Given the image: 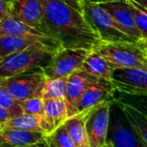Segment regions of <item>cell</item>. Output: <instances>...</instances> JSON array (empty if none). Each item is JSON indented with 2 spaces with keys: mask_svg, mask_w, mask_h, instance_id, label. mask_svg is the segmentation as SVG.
I'll list each match as a JSON object with an SVG mask.
<instances>
[{
  "mask_svg": "<svg viewBox=\"0 0 147 147\" xmlns=\"http://www.w3.org/2000/svg\"><path fill=\"white\" fill-rule=\"evenodd\" d=\"M39 1L43 7L39 31L57 40L63 49L94 51L102 41L84 12L73 8L61 0Z\"/></svg>",
  "mask_w": 147,
  "mask_h": 147,
  "instance_id": "1",
  "label": "cell"
},
{
  "mask_svg": "<svg viewBox=\"0 0 147 147\" xmlns=\"http://www.w3.org/2000/svg\"><path fill=\"white\" fill-rule=\"evenodd\" d=\"M59 49L45 43H35L8 55L0 59V78H8L35 69H43L49 65Z\"/></svg>",
  "mask_w": 147,
  "mask_h": 147,
  "instance_id": "2",
  "label": "cell"
},
{
  "mask_svg": "<svg viewBox=\"0 0 147 147\" xmlns=\"http://www.w3.org/2000/svg\"><path fill=\"white\" fill-rule=\"evenodd\" d=\"M115 69L147 67L146 53L137 43L101 41L94 49Z\"/></svg>",
  "mask_w": 147,
  "mask_h": 147,
  "instance_id": "3",
  "label": "cell"
},
{
  "mask_svg": "<svg viewBox=\"0 0 147 147\" xmlns=\"http://www.w3.org/2000/svg\"><path fill=\"white\" fill-rule=\"evenodd\" d=\"M85 16L92 27L97 31L101 40L106 42H132L137 43L133 37L128 35L114 18L100 4L84 1Z\"/></svg>",
  "mask_w": 147,
  "mask_h": 147,
  "instance_id": "4",
  "label": "cell"
},
{
  "mask_svg": "<svg viewBox=\"0 0 147 147\" xmlns=\"http://www.w3.org/2000/svg\"><path fill=\"white\" fill-rule=\"evenodd\" d=\"M47 82V77L42 69H35L8 78H0V86L4 87L19 102L32 97H42Z\"/></svg>",
  "mask_w": 147,
  "mask_h": 147,
  "instance_id": "5",
  "label": "cell"
},
{
  "mask_svg": "<svg viewBox=\"0 0 147 147\" xmlns=\"http://www.w3.org/2000/svg\"><path fill=\"white\" fill-rule=\"evenodd\" d=\"M91 51L86 49H61L42 69L47 79L69 77L74 71L81 69Z\"/></svg>",
  "mask_w": 147,
  "mask_h": 147,
  "instance_id": "6",
  "label": "cell"
},
{
  "mask_svg": "<svg viewBox=\"0 0 147 147\" xmlns=\"http://www.w3.org/2000/svg\"><path fill=\"white\" fill-rule=\"evenodd\" d=\"M113 100L99 104L90 110L86 127L90 147H104L108 141Z\"/></svg>",
  "mask_w": 147,
  "mask_h": 147,
  "instance_id": "7",
  "label": "cell"
},
{
  "mask_svg": "<svg viewBox=\"0 0 147 147\" xmlns=\"http://www.w3.org/2000/svg\"><path fill=\"white\" fill-rule=\"evenodd\" d=\"M111 82L118 93L132 96L147 95V67L115 69Z\"/></svg>",
  "mask_w": 147,
  "mask_h": 147,
  "instance_id": "8",
  "label": "cell"
},
{
  "mask_svg": "<svg viewBox=\"0 0 147 147\" xmlns=\"http://www.w3.org/2000/svg\"><path fill=\"white\" fill-rule=\"evenodd\" d=\"M100 5L116 20V22L127 34L133 37L138 42L143 40V36L135 22L134 15L128 0H120Z\"/></svg>",
  "mask_w": 147,
  "mask_h": 147,
  "instance_id": "9",
  "label": "cell"
},
{
  "mask_svg": "<svg viewBox=\"0 0 147 147\" xmlns=\"http://www.w3.org/2000/svg\"><path fill=\"white\" fill-rule=\"evenodd\" d=\"M97 79L98 78L82 71V69H77L69 77L67 95H65V102L67 104L69 117H71L79 113L78 106L83 95L85 94L89 86Z\"/></svg>",
  "mask_w": 147,
  "mask_h": 147,
  "instance_id": "10",
  "label": "cell"
},
{
  "mask_svg": "<svg viewBox=\"0 0 147 147\" xmlns=\"http://www.w3.org/2000/svg\"><path fill=\"white\" fill-rule=\"evenodd\" d=\"M114 120L109 129L108 141L114 147H144L129 124L124 113L114 112Z\"/></svg>",
  "mask_w": 147,
  "mask_h": 147,
  "instance_id": "11",
  "label": "cell"
},
{
  "mask_svg": "<svg viewBox=\"0 0 147 147\" xmlns=\"http://www.w3.org/2000/svg\"><path fill=\"white\" fill-rule=\"evenodd\" d=\"M116 94V89L111 81L97 79L87 89L78 106V112L90 110L103 102L113 100Z\"/></svg>",
  "mask_w": 147,
  "mask_h": 147,
  "instance_id": "12",
  "label": "cell"
},
{
  "mask_svg": "<svg viewBox=\"0 0 147 147\" xmlns=\"http://www.w3.org/2000/svg\"><path fill=\"white\" fill-rule=\"evenodd\" d=\"M35 43H45L57 49H63L57 40L51 37H26L0 34V59L18 53Z\"/></svg>",
  "mask_w": 147,
  "mask_h": 147,
  "instance_id": "13",
  "label": "cell"
},
{
  "mask_svg": "<svg viewBox=\"0 0 147 147\" xmlns=\"http://www.w3.org/2000/svg\"><path fill=\"white\" fill-rule=\"evenodd\" d=\"M40 117L43 131L47 135L51 134L69 118L65 99L45 100V109Z\"/></svg>",
  "mask_w": 147,
  "mask_h": 147,
  "instance_id": "14",
  "label": "cell"
},
{
  "mask_svg": "<svg viewBox=\"0 0 147 147\" xmlns=\"http://www.w3.org/2000/svg\"><path fill=\"white\" fill-rule=\"evenodd\" d=\"M11 16L39 30L43 7L39 0H11Z\"/></svg>",
  "mask_w": 147,
  "mask_h": 147,
  "instance_id": "15",
  "label": "cell"
},
{
  "mask_svg": "<svg viewBox=\"0 0 147 147\" xmlns=\"http://www.w3.org/2000/svg\"><path fill=\"white\" fill-rule=\"evenodd\" d=\"M47 134L41 131L4 129L0 130V147H28L45 141Z\"/></svg>",
  "mask_w": 147,
  "mask_h": 147,
  "instance_id": "16",
  "label": "cell"
},
{
  "mask_svg": "<svg viewBox=\"0 0 147 147\" xmlns=\"http://www.w3.org/2000/svg\"><path fill=\"white\" fill-rule=\"evenodd\" d=\"M91 110V109H90ZM90 110L80 112L69 117L65 122V126L77 147H90L86 122Z\"/></svg>",
  "mask_w": 147,
  "mask_h": 147,
  "instance_id": "17",
  "label": "cell"
},
{
  "mask_svg": "<svg viewBox=\"0 0 147 147\" xmlns=\"http://www.w3.org/2000/svg\"><path fill=\"white\" fill-rule=\"evenodd\" d=\"M114 102L117 103V105L124 113L129 124L135 131L142 145L144 147H147V116L129 104H125V103L118 102L115 100Z\"/></svg>",
  "mask_w": 147,
  "mask_h": 147,
  "instance_id": "18",
  "label": "cell"
},
{
  "mask_svg": "<svg viewBox=\"0 0 147 147\" xmlns=\"http://www.w3.org/2000/svg\"><path fill=\"white\" fill-rule=\"evenodd\" d=\"M81 69L99 79L112 81L115 67L101 55L92 51L85 59Z\"/></svg>",
  "mask_w": 147,
  "mask_h": 147,
  "instance_id": "19",
  "label": "cell"
},
{
  "mask_svg": "<svg viewBox=\"0 0 147 147\" xmlns=\"http://www.w3.org/2000/svg\"><path fill=\"white\" fill-rule=\"evenodd\" d=\"M0 34L26 37H47L38 29L13 16H8L0 21Z\"/></svg>",
  "mask_w": 147,
  "mask_h": 147,
  "instance_id": "20",
  "label": "cell"
},
{
  "mask_svg": "<svg viewBox=\"0 0 147 147\" xmlns=\"http://www.w3.org/2000/svg\"><path fill=\"white\" fill-rule=\"evenodd\" d=\"M4 129H15V130H26V131H41L42 121L40 116H34L29 114H22L7 121L4 124L0 125V130Z\"/></svg>",
  "mask_w": 147,
  "mask_h": 147,
  "instance_id": "21",
  "label": "cell"
},
{
  "mask_svg": "<svg viewBox=\"0 0 147 147\" xmlns=\"http://www.w3.org/2000/svg\"><path fill=\"white\" fill-rule=\"evenodd\" d=\"M67 81L69 77L47 79V82L43 89V99H65Z\"/></svg>",
  "mask_w": 147,
  "mask_h": 147,
  "instance_id": "22",
  "label": "cell"
},
{
  "mask_svg": "<svg viewBox=\"0 0 147 147\" xmlns=\"http://www.w3.org/2000/svg\"><path fill=\"white\" fill-rule=\"evenodd\" d=\"M0 107L8 110L13 117L24 114L21 107V103L14 98L4 87L0 86Z\"/></svg>",
  "mask_w": 147,
  "mask_h": 147,
  "instance_id": "23",
  "label": "cell"
},
{
  "mask_svg": "<svg viewBox=\"0 0 147 147\" xmlns=\"http://www.w3.org/2000/svg\"><path fill=\"white\" fill-rule=\"evenodd\" d=\"M128 2L134 15L135 22L142 34L143 39H147V10L137 2H135L134 0H128Z\"/></svg>",
  "mask_w": 147,
  "mask_h": 147,
  "instance_id": "24",
  "label": "cell"
},
{
  "mask_svg": "<svg viewBox=\"0 0 147 147\" xmlns=\"http://www.w3.org/2000/svg\"><path fill=\"white\" fill-rule=\"evenodd\" d=\"M116 93L118 95H117V96L115 95L114 96L115 101L131 105V106L138 109L139 111H141L142 113H144L147 116V95L132 96V95L122 94V93H118V92H116Z\"/></svg>",
  "mask_w": 147,
  "mask_h": 147,
  "instance_id": "25",
  "label": "cell"
},
{
  "mask_svg": "<svg viewBox=\"0 0 147 147\" xmlns=\"http://www.w3.org/2000/svg\"><path fill=\"white\" fill-rule=\"evenodd\" d=\"M21 103V107L24 114L41 116L45 109V99L42 97H32Z\"/></svg>",
  "mask_w": 147,
  "mask_h": 147,
  "instance_id": "26",
  "label": "cell"
},
{
  "mask_svg": "<svg viewBox=\"0 0 147 147\" xmlns=\"http://www.w3.org/2000/svg\"><path fill=\"white\" fill-rule=\"evenodd\" d=\"M49 136L57 147H77L63 124L55 129Z\"/></svg>",
  "mask_w": 147,
  "mask_h": 147,
  "instance_id": "27",
  "label": "cell"
},
{
  "mask_svg": "<svg viewBox=\"0 0 147 147\" xmlns=\"http://www.w3.org/2000/svg\"><path fill=\"white\" fill-rule=\"evenodd\" d=\"M11 16V0H0V21Z\"/></svg>",
  "mask_w": 147,
  "mask_h": 147,
  "instance_id": "28",
  "label": "cell"
},
{
  "mask_svg": "<svg viewBox=\"0 0 147 147\" xmlns=\"http://www.w3.org/2000/svg\"><path fill=\"white\" fill-rule=\"evenodd\" d=\"M65 3H67V5L71 6L73 8L77 9V10L81 11V12H84L83 8H84V1L85 0H61Z\"/></svg>",
  "mask_w": 147,
  "mask_h": 147,
  "instance_id": "29",
  "label": "cell"
},
{
  "mask_svg": "<svg viewBox=\"0 0 147 147\" xmlns=\"http://www.w3.org/2000/svg\"><path fill=\"white\" fill-rule=\"evenodd\" d=\"M12 118H14V117H13V115L11 114L8 110L2 108V107H0V125L4 124V123L11 120Z\"/></svg>",
  "mask_w": 147,
  "mask_h": 147,
  "instance_id": "30",
  "label": "cell"
},
{
  "mask_svg": "<svg viewBox=\"0 0 147 147\" xmlns=\"http://www.w3.org/2000/svg\"><path fill=\"white\" fill-rule=\"evenodd\" d=\"M41 146L42 147H57V145L55 144V143L51 141V139L49 138V136L47 135V139H45V141H43L42 143H40Z\"/></svg>",
  "mask_w": 147,
  "mask_h": 147,
  "instance_id": "31",
  "label": "cell"
},
{
  "mask_svg": "<svg viewBox=\"0 0 147 147\" xmlns=\"http://www.w3.org/2000/svg\"><path fill=\"white\" fill-rule=\"evenodd\" d=\"M89 2L96 3V4H105L109 2H115V1H120V0H87Z\"/></svg>",
  "mask_w": 147,
  "mask_h": 147,
  "instance_id": "32",
  "label": "cell"
},
{
  "mask_svg": "<svg viewBox=\"0 0 147 147\" xmlns=\"http://www.w3.org/2000/svg\"><path fill=\"white\" fill-rule=\"evenodd\" d=\"M138 45H140V47H142V49H144V51H146V53H147V39H143V40L139 41Z\"/></svg>",
  "mask_w": 147,
  "mask_h": 147,
  "instance_id": "33",
  "label": "cell"
},
{
  "mask_svg": "<svg viewBox=\"0 0 147 147\" xmlns=\"http://www.w3.org/2000/svg\"><path fill=\"white\" fill-rule=\"evenodd\" d=\"M135 2H137L139 5H141L142 7H144L147 10V0H134Z\"/></svg>",
  "mask_w": 147,
  "mask_h": 147,
  "instance_id": "34",
  "label": "cell"
},
{
  "mask_svg": "<svg viewBox=\"0 0 147 147\" xmlns=\"http://www.w3.org/2000/svg\"><path fill=\"white\" fill-rule=\"evenodd\" d=\"M104 147H114V146H113V145L112 144H111V143L110 142H107V144L106 145H105V146Z\"/></svg>",
  "mask_w": 147,
  "mask_h": 147,
  "instance_id": "35",
  "label": "cell"
},
{
  "mask_svg": "<svg viewBox=\"0 0 147 147\" xmlns=\"http://www.w3.org/2000/svg\"><path fill=\"white\" fill-rule=\"evenodd\" d=\"M28 147H42L41 144H37V145H33V146H28Z\"/></svg>",
  "mask_w": 147,
  "mask_h": 147,
  "instance_id": "36",
  "label": "cell"
},
{
  "mask_svg": "<svg viewBox=\"0 0 147 147\" xmlns=\"http://www.w3.org/2000/svg\"><path fill=\"white\" fill-rule=\"evenodd\" d=\"M145 53H146V51H145ZM146 59H147V53H146Z\"/></svg>",
  "mask_w": 147,
  "mask_h": 147,
  "instance_id": "37",
  "label": "cell"
}]
</instances>
